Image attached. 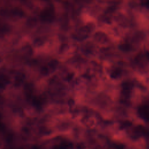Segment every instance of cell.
<instances>
[{"mask_svg":"<svg viewBox=\"0 0 149 149\" xmlns=\"http://www.w3.org/2000/svg\"><path fill=\"white\" fill-rule=\"evenodd\" d=\"M68 148H69V146L68 145V144L62 143L61 144L55 146L53 148V149H68Z\"/></svg>","mask_w":149,"mask_h":149,"instance_id":"cell-2","label":"cell"},{"mask_svg":"<svg viewBox=\"0 0 149 149\" xmlns=\"http://www.w3.org/2000/svg\"><path fill=\"white\" fill-rule=\"evenodd\" d=\"M139 114L141 117L146 120H149V107L142 105L139 108Z\"/></svg>","mask_w":149,"mask_h":149,"instance_id":"cell-1","label":"cell"}]
</instances>
